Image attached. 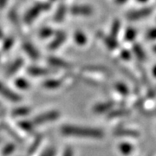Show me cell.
Instances as JSON below:
<instances>
[{"instance_id":"1","label":"cell","mask_w":156,"mask_h":156,"mask_svg":"<svg viewBox=\"0 0 156 156\" xmlns=\"http://www.w3.org/2000/svg\"><path fill=\"white\" fill-rule=\"evenodd\" d=\"M62 134L70 137L78 138H92V139H100L103 137V132L97 128H85L74 125H64L61 127Z\"/></svg>"},{"instance_id":"2","label":"cell","mask_w":156,"mask_h":156,"mask_svg":"<svg viewBox=\"0 0 156 156\" xmlns=\"http://www.w3.org/2000/svg\"><path fill=\"white\" fill-rule=\"evenodd\" d=\"M50 8V5L48 4V3H39V4H37L29 10L26 14L24 15V17H23V20L26 23H32L38 17L39 15L44 12V11H48Z\"/></svg>"},{"instance_id":"3","label":"cell","mask_w":156,"mask_h":156,"mask_svg":"<svg viewBox=\"0 0 156 156\" xmlns=\"http://www.w3.org/2000/svg\"><path fill=\"white\" fill-rule=\"evenodd\" d=\"M60 116V113L56 110H52V111L46 112L42 115H40L38 116L35 117L32 121V122L35 126L37 125H43L44 123H48L50 122H53L56 120L58 117Z\"/></svg>"},{"instance_id":"4","label":"cell","mask_w":156,"mask_h":156,"mask_svg":"<svg viewBox=\"0 0 156 156\" xmlns=\"http://www.w3.org/2000/svg\"><path fill=\"white\" fill-rule=\"evenodd\" d=\"M153 11H154L153 7H145V8H141L140 10H136V11H129L126 15V18L130 20V21L140 20V19L145 18V17L151 15Z\"/></svg>"},{"instance_id":"5","label":"cell","mask_w":156,"mask_h":156,"mask_svg":"<svg viewBox=\"0 0 156 156\" xmlns=\"http://www.w3.org/2000/svg\"><path fill=\"white\" fill-rule=\"evenodd\" d=\"M0 95H3L5 98L10 100L11 101L14 102H18L22 100V97L20 95L17 94L16 92H14L13 90L9 89L6 85L0 82Z\"/></svg>"},{"instance_id":"6","label":"cell","mask_w":156,"mask_h":156,"mask_svg":"<svg viewBox=\"0 0 156 156\" xmlns=\"http://www.w3.org/2000/svg\"><path fill=\"white\" fill-rule=\"evenodd\" d=\"M97 36H98L99 38L102 40L104 44L106 45L109 50H115V49L118 48L119 44L117 42L116 38L113 37L111 36H107V35L101 33V32H98Z\"/></svg>"},{"instance_id":"7","label":"cell","mask_w":156,"mask_h":156,"mask_svg":"<svg viewBox=\"0 0 156 156\" xmlns=\"http://www.w3.org/2000/svg\"><path fill=\"white\" fill-rule=\"evenodd\" d=\"M69 11L76 16H89L92 14L93 10L89 6L74 5L70 8Z\"/></svg>"},{"instance_id":"8","label":"cell","mask_w":156,"mask_h":156,"mask_svg":"<svg viewBox=\"0 0 156 156\" xmlns=\"http://www.w3.org/2000/svg\"><path fill=\"white\" fill-rule=\"evenodd\" d=\"M48 62L51 66L56 68H60V69H70L71 65L70 63H69L68 62L62 60L61 58L58 57H55V56H50L48 58Z\"/></svg>"},{"instance_id":"9","label":"cell","mask_w":156,"mask_h":156,"mask_svg":"<svg viewBox=\"0 0 156 156\" xmlns=\"http://www.w3.org/2000/svg\"><path fill=\"white\" fill-rule=\"evenodd\" d=\"M66 34L64 32H59L56 35V37L54 38V40H52V42L50 43L49 45V48L50 50H56L57 48H59L66 40Z\"/></svg>"},{"instance_id":"10","label":"cell","mask_w":156,"mask_h":156,"mask_svg":"<svg viewBox=\"0 0 156 156\" xmlns=\"http://www.w3.org/2000/svg\"><path fill=\"white\" fill-rule=\"evenodd\" d=\"M23 50H25V52L27 53L30 58H32L33 60H37L39 58V52L33 46V44H31L30 43H24L23 44Z\"/></svg>"},{"instance_id":"11","label":"cell","mask_w":156,"mask_h":156,"mask_svg":"<svg viewBox=\"0 0 156 156\" xmlns=\"http://www.w3.org/2000/svg\"><path fill=\"white\" fill-rule=\"evenodd\" d=\"M23 64V60L22 58H18L17 60H15L6 70V76H11L14 74H16V72L21 69Z\"/></svg>"},{"instance_id":"12","label":"cell","mask_w":156,"mask_h":156,"mask_svg":"<svg viewBox=\"0 0 156 156\" xmlns=\"http://www.w3.org/2000/svg\"><path fill=\"white\" fill-rule=\"evenodd\" d=\"M27 72L29 75L33 76H48L50 75V71L48 69H44L40 67H30L27 69Z\"/></svg>"},{"instance_id":"13","label":"cell","mask_w":156,"mask_h":156,"mask_svg":"<svg viewBox=\"0 0 156 156\" xmlns=\"http://www.w3.org/2000/svg\"><path fill=\"white\" fill-rule=\"evenodd\" d=\"M62 85V81L58 79H49L46 80L44 83H43L44 88L49 89H55L59 88Z\"/></svg>"},{"instance_id":"14","label":"cell","mask_w":156,"mask_h":156,"mask_svg":"<svg viewBox=\"0 0 156 156\" xmlns=\"http://www.w3.org/2000/svg\"><path fill=\"white\" fill-rule=\"evenodd\" d=\"M66 12H67L66 6L63 5H61L58 7L57 11H56L54 19L56 20V22H61V21H62L64 19L65 15H66Z\"/></svg>"},{"instance_id":"15","label":"cell","mask_w":156,"mask_h":156,"mask_svg":"<svg viewBox=\"0 0 156 156\" xmlns=\"http://www.w3.org/2000/svg\"><path fill=\"white\" fill-rule=\"evenodd\" d=\"M133 51H134L135 56H136L139 60H140V61H144V60H145V52H144V50L141 48L140 45L138 44H134V47H133Z\"/></svg>"},{"instance_id":"16","label":"cell","mask_w":156,"mask_h":156,"mask_svg":"<svg viewBox=\"0 0 156 156\" xmlns=\"http://www.w3.org/2000/svg\"><path fill=\"white\" fill-rule=\"evenodd\" d=\"M115 134L118 136H128V137H137L139 134L131 129H119L115 131Z\"/></svg>"},{"instance_id":"17","label":"cell","mask_w":156,"mask_h":156,"mask_svg":"<svg viewBox=\"0 0 156 156\" xmlns=\"http://www.w3.org/2000/svg\"><path fill=\"white\" fill-rule=\"evenodd\" d=\"M113 107L112 102H104V103H100L94 108V111L95 113H104Z\"/></svg>"},{"instance_id":"18","label":"cell","mask_w":156,"mask_h":156,"mask_svg":"<svg viewBox=\"0 0 156 156\" xmlns=\"http://www.w3.org/2000/svg\"><path fill=\"white\" fill-rule=\"evenodd\" d=\"M30 111L31 110H30V108H27V107H20V108H15L12 111V115H13V116H24V115H27Z\"/></svg>"},{"instance_id":"19","label":"cell","mask_w":156,"mask_h":156,"mask_svg":"<svg viewBox=\"0 0 156 156\" xmlns=\"http://www.w3.org/2000/svg\"><path fill=\"white\" fill-rule=\"evenodd\" d=\"M136 36H137L136 30H134V28H128L124 34V40L127 42H132L135 39Z\"/></svg>"},{"instance_id":"20","label":"cell","mask_w":156,"mask_h":156,"mask_svg":"<svg viewBox=\"0 0 156 156\" xmlns=\"http://www.w3.org/2000/svg\"><path fill=\"white\" fill-rule=\"evenodd\" d=\"M19 127L22 128L23 130H24L25 132L30 133L34 130L35 125L32 122V121L31 122H30V121H22L21 122L19 123Z\"/></svg>"},{"instance_id":"21","label":"cell","mask_w":156,"mask_h":156,"mask_svg":"<svg viewBox=\"0 0 156 156\" xmlns=\"http://www.w3.org/2000/svg\"><path fill=\"white\" fill-rule=\"evenodd\" d=\"M120 29H121V22L118 19H115L112 23L111 35L110 36L115 37V38H116V37L120 32Z\"/></svg>"},{"instance_id":"22","label":"cell","mask_w":156,"mask_h":156,"mask_svg":"<svg viewBox=\"0 0 156 156\" xmlns=\"http://www.w3.org/2000/svg\"><path fill=\"white\" fill-rule=\"evenodd\" d=\"M74 37H75V41L76 42V44H78L83 45L87 43V37H86V36L83 32H81V31H76L75 33Z\"/></svg>"},{"instance_id":"23","label":"cell","mask_w":156,"mask_h":156,"mask_svg":"<svg viewBox=\"0 0 156 156\" xmlns=\"http://www.w3.org/2000/svg\"><path fill=\"white\" fill-rule=\"evenodd\" d=\"M15 84L17 88L20 89H27L30 86L28 81L23 78H17L15 82Z\"/></svg>"},{"instance_id":"24","label":"cell","mask_w":156,"mask_h":156,"mask_svg":"<svg viewBox=\"0 0 156 156\" xmlns=\"http://www.w3.org/2000/svg\"><path fill=\"white\" fill-rule=\"evenodd\" d=\"M119 149L123 154L127 155V154H129L133 151V147L129 143H122V144L119 146Z\"/></svg>"},{"instance_id":"25","label":"cell","mask_w":156,"mask_h":156,"mask_svg":"<svg viewBox=\"0 0 156 156\" xmlns=\"http://www.w3.org/2000/svg\"><path fill=\"white\" fill-rule=\"evenodd\" d=\"M53 34H54V30L52 29L45 27V28H43L40 30L39 35L42 38H47V37H50V36H52Z\"/></svg>"},{"instance_id":"26","label":"cell","mask_w":156,"mask_h":156,"mask_svg":"<svg viewBox=\"0 0 156 156\" xmlns=\"http://www.w3.org/2000/svg\"><path fill=\"white\" fill-rule=\"evenodd\" d=\"M14 44V38L13 37H8L5 40L4 44H3V48H2V50L3 51H7L10 49H11L12 45Z\"/></svg>"},{"instance_id":"27","label":"cell","mask_w":156,"mask_h":156,"mask_svg":"<svg viewBox=\"0 0 156 156\" xmlns=\"http://www.w3.org/2000/svg\"><path fill=\"white\" fill-rule=\"evenodd\" d=\"M15 151V146L13 144H8L5 147V148L2 150V155L3 156H9Z\"/></svg>"},{"instance_id":"28","label":"cell","mask_w":156,"mask_h":156,"mask_svg":"<svg viewBox=\"0 0 156 156\" xmlns=\"http://www.w3.org/2000/svg\"><path fill=\"white\" fill-rule=\"evenodd\" d=\"M146 40L147 41H154L156 40V27L155 28L150 29L147 33H146Z\"/></svg>"},{"instance_id":"29","label":"cell","mask_w":156,"mask_h":156,"mask_svg":"<svg viewBox=\"0 0 156 156\" xmlns=\"http://www.w3.org/2000/svg\"><path fill=\"white\" fill-rule=\"evenodd\" d=\"M116 89L118 92H120L121 94H122V95H128V88L122 83H118L116 85Z\"/></svg>"},{"instance_id":"30","label":"cell","mask_w":156,"mask_h":156,"mask_svg":"<svg viewBox=\"0 0 156 156\" xmlns=\"http://www.w3.org/2000/svg\"><path fill=\"white\" fill-rule=\"evenodd\" d=\"M121 57L124 60H130L131 59V52L128 50H122L121 52Z\"/></svg>"},{"instance_id":"31","label":"cell","mask_w":156,"mask_h":156,"mask_svg":"<svg viewBox=\"0 0 156 156\" xmlns=\"http://www.w3.org/2000/svg\"><path fill=\"white\" fill-rule=\"evenodd\" d=\"M40 143H41V139H37L36 141H35V143H34L33 145L31 146L30 147V149H29V154H33L34 152L36 151V149L40 145Z\"/></svg>"},{"instance_id":"32","label":"cell","mask_w":156,"mask_h":156,"mask_svg":"<svg viewBox=\"0 0 156 156\" xmlns=\"http://www.w3.org/2000/svg\"><path fill=\"white\" fill-rule=\"evenodd\" d=\"M126 114H128V111H126V110H117V111L112 112L111 114H110V115L108 117L109 118H113V117L122 116V115H124Z\"/></svg>"},{"instance_id":"33","label":"cell","mask_w":156,"mask_h":156,"mask_svg":"<svg viewBox=\"0 0 156 156\" xmlns=\"http://www.w3.org/2000/svg\"><path fill=\"white\" fill-rule=\"evenodd\" d=\"M56 155V150L55 148H49L44 152L41 156H55Z\"/></svg>"},{"instance_id":"34","label":"cell","mask_w":156,"mask_h":156,"mask_svg":"<svg viewBox=\"0 0 156 156\" xmlns=\"http://www.w3.org/2000/svg\"><path fill=\"white\" fill-rule=\"evenodd\" d=\"M62 156H74V151L71 147H68L65 148V150L62 154Z\"/></svg>"},{"instance_id":"35","label":"cell","mask_w":156,"mask_h":156,"mask_svg":"<svg viewBox=\"0 0 156 156\" xmlns=\"http://www.w3.org/2000/svg\"><path fill=\"white\" fill-rule=\"evenodd\" d=\"M6 4H7V0H0V9L5 7Z\"/></svg>"},{"instance_id":"36","label":"cell","mask_w":156,"mask_h":156,"mask_svg":"<svg viewBox=\"0 0 156 156\" xmlns=\"http://www.w3.org/2000/svg\"><path fill=\"white\" fill-rule=\"evenodd\" d=\"M128 0H115V3L117 5H123L124 3H126Z\"/></svg>"},{"instance_id":"37","label":"cell","mask_w":156,"mask_h":156,"mask_svg":"<svg viewBox=\"0 0 156 156\" xmlns=\"http://www.w3.org/2000/svg\"><path fill=\"white\" fill-rule=\"evenodd\" d=\"M153 75H154V76L156 77V65L154 66V68L153 69Z\"/></svg>"},{"instance_id":"38","label":"cell","mask_w":156,"mask_h":156,"mask_svg":"<svg viewBox=\"0 0 156 156\" xmlns=\"http://www.w3.org/2000/svg\"><path fill=\"white\" fill-rule=\"evenodd\" d=\"M137 1H138L139 3H142V4H145V3H147V2L148 0H137Z\"/></svg>"},{"instance_id":"39","label":"cell","mask_w":156,"mask_h":156,"mask_svg":"<svg viewBox=\"0 0 156 156\" xmlns=\"http://www.w3.org/2000/svg\"><path fill=\"white\" fill-rule=\"evenodd\" d=\"M3 37H4V34H3V31L0 30V39L3 38Z\"/></svg>"},{"instance_id":"40","label":"cell","mask_w":156,"mask_h":156,"mask_svg":"<svg viewBox=\"0 0 156 156\" xmlns=\"http://www.w3.org/2000/svg\"><path fill=\"white\" fill-rule=\"evenodd\" d=\"M153 50H154V53H156V45H154V46L153 47Z\"/></svg>"}]
</instances>
